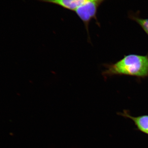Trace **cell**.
I'll list each match as a JSON object with an SVG mask.
<instances>
[{
	"label": "cell",
	"mask_w": 148,
	"mask_h": 148,
	"mask_svg": "<svg viewBox=\"0 0 148 148\" xmlns=\"http://www.w3.org/2000/svg\"><path fill=\"white\" fill-rule=\"evenodd\" d=\"M117 114L131 119L135 123L137 130L148 135V115L133 116L126 110H123V112H118Z\"/></svg>",
	"instance_id": "obj_3"
},
{
	"label": "cell",
	"mask_w": 148,
	"mask_h": 148,
	"mask_svg": "<svg viewBox=\"0 0 148 148\" xmlns=\"http://www.w3.org/2000/svg\"><path fill=\"white\" fill-rule=\"evenodd\" d=\"M129 17L136 21L148 36V18H140L139 16L132 14L130 15Z\"/></svg>",
	"instance_id": "obj_5"
},
{
	"label": "cell",
	"mask_w": 148,
	"mask_h": 148,
	"mask_svg": "<svg viewBox=\"0 0 148 148\" xmlns=\"http://www.w3.org/2000/svg\"><path fill=\"white\" fill-rule=\"evenodd\" d=\"M105 1L93 0L80 7L75 11L84 24L89 41L90 40L89 33V24L90 21L92 19H94L99 25V23L98 22L97 18V11L101 3Z\"/></svg>",
	"instance_id": "obj_2"
},
{
	"label": "cell",
	"mask_w": 148,
	"mask_h": 148,
	"mask_svg": "<svg viewBox=\"0 0 148 148\" xmlns=\"http://www.w3.org/2000/svg\"><path fill=\"white\" fill-rule=\"evenodd\" d=\"M93 0H40L59 6L68 10L75 11L76 9L87 3Z\"/></svg>",
	"instance_id": "obj_4"
},
{
	"label": "cell",
	"mask_w": 148,
	"mask_h": 148,
	"mask_svg": "<svg viewBox=\"0 0 148 148\" xmlns=\"http://www.w3.org/2000/svg\"><path fill=\"white\" fill-rule=\"evenodd\" d=\"M103 72L105 77L128 75L145 78L148 77V56L131 54L125 56L114 64H105Z\"/></svg>",
	"instance_id": "obj_1"
}]
</instances>
